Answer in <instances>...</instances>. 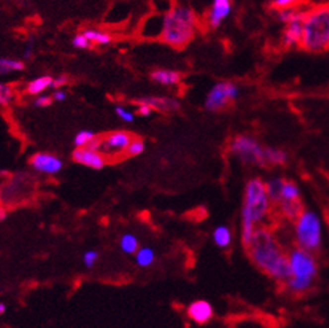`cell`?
<instances>
[{"label": "cell", "instance_id": "1", "mask_svg": "<svg viewBox=\"0 0 329 328\" xmlns=\"http://www.w3.org/2000/svg\"><path fill=\"white\" fill-rule=\"evenodd\" d=\"M250 258L256 265L277 281H284L290 277V265L288 256L281 250L270 231L257 228L248 245Z\"/></svg>", "mask_w": 329, "mask_h": 328}, {"label": "cell", "instance_id": "2", "mask_svg": "<svg viewBox=\"0 0 329 328\" xmlns=\"http://www.w3.org/2000/svg\"><path fill=\"white\" fill-rule=\"evenodd\" d=\"M270 204L272 202L269 200L263 179H249L244 192L241 212V239L245 248H248L257 225L266 219L270 210Z\"/></svg>", "mask_w": 329, "mask_h": 328}, {"label": "cell", "instance_id": "3", "mask_svg": "<svg viewBox=\"0 0 329 328\" xmlns=\"http://www.w3.org/2000/svg\"><path fill=\"white\" fill-rule=\"evenodd\" d=\"M197 15L186 5H176L162 18L161 39L174 48H182L196 35Z\"/></svg>", "mask_w": 329, "mask_h": 328}, {"label": "cell", "instance_id": "4", "mask_svg": "<svg viewBox=\"0 0 329 328\" xmlns=\"http://www.w3.org/2000/svg\"><path fill=\"white\" fill-rule=\"evenodd\" d=\"M301 46L311 53H321L328 50L329 4L308 9L303 20Z\"/></svg>", "mask_w": 329, "mask_h": 328}, {"label": "cell", "instance_id": "5", "mask_svg": "<svg viewBox=\"0 0 329 328\" xmlns=\"http://www.w3.org/2000/svg\"><path fill=\"white\" fill-rule=\"evenodd\" d=\"M290 265V277L286 280L288 289L294 293H303L312 287L316 279L317 262L311 252L296 248L288 256Z\"/></svg>", "mask_w": 329, "mask_h": 328}, {"label": "cell", "instance_id": "6", "mask_svg": "<svg viewBox=\"0 0 329 328\" xmlns=\"http://www.w3.org/2000/svg\"><path fill=\"white\" fill-rule=\"evenodd\" d=\"M296 240L299 248L308 252H315L320 249L323 241V227L321 220L316 212L313 210H303L301 215L296 220Z\"/></svg>", "mask_w": 329, "mask_h": 328}, {"label": "cell", "instance_id": "7", "mask_svg": "<svg viewBox=\"0 0 329 328\" xmlns=\"http://www.w3.org/2000/svg\"><path fill=\"white\" fill-rule=\"evenodd\" d=\"M229 150L242 164L257 165V166L266 165L265 157H263V146H261L253 137L246 136V134L234 137L230 141Z\"/></svg>", "mask_w": 329, "mask_h": 328}, {"label": "cell", "instance_id": "8", "mask_svg": "<svg viewBox=\"0 0 329 328\" xmlns=\"http://www.w3.org/2000/svg\"><path fill=\"white\" fill-rule=\"evenodd\" d=\"M238 95H240V87L237 84L228 82V81H222V82L215 83L209 90L205 96L203 106L211 113H217V111L224 110L230 102L236 101Z\"/></svg>", "mask_w": 329, "mask_h": 328}, {"label": "cell", "instance_id": "9", "mask_svg": "<svg viewBox=\"0 0 329 328\" xmlns=\"http://www.w3.org/2000/svg\"><path fill=\"white\" fill-rule=\"evenodd\" d=\"M30 165L38 173L47 175H55L63 169V161L53 153L39 152L30 158Z\"/></svg>", "mask_w": 329, "mask_h": 328}, {"label": "cell", "instance_id": "10", "mask_svg": "<svg viewBox=\"0 0 329 328\" xmlns=\"http://www.w3.org/2000/svg\"><path fill=\"white\" fill-rule=\"evenodd\" d=\"M132 136L128 131L118 130L110 133L105 138H102V149L103 154H121L125 153L129 144L132 142Z\"/></svg>", "mask_w": 329, "mask_h": 328}, {"label": "cell", "instance_id": "11", "mask_svg": "<svg viewBox=\"0 0 329 328\" xmlns=\"http://www.w3.org/2000/svg\"><path fill=\"white\" fill-rule=\"evenodd\" d=\"M72 160L76 164H80L90 169H95V170H101L107 164L105 154L101 152H94L87 148H76L72 153Z\"/></svg>", "mask_w": 329, "mask_h": 328}, {"label": "cell", "instance_id": "12", "mask_svg": "<svg viewBox=\"0 0 329 328\" xmlns=\"http://www.w3.org/2000/svg\"><path fill=\"white\" fill-rule=\"evenodd\" d=\"M232 0H213L207 12V24L211 28H218L232 12Z\"/></svg>", "mask_w": 329, "mask_h": 328}, {"label": "cell", "instance_id": "13", "mask_svg": "<svg viewBox=\"0 0 329 328\" xmlns=\"http://www.w3.org/2000/svg\"><path fill=\"white\" fill-rule=\"evenodd\" d=\"M135 103H143L150 106L154 111H161V113H174L181 107L180 102L174 98L159 95L142 96L135 99Z\"/></svg>", "mask_w": 329, "mask_h": 328}, {"label": "cell", "instance_id": "14", "mask_svg": "<svg viewBox=\"0 0 329 328\" xmlns=\"http://www.w3.org/2000/svg\"><path fill=\"white\" fill-rule=\"evenodd\" d=\"M282 46L286 48H293L301 46L303 42V20H296L286 24L282 31Z\"/></svg>", "mask_w": 329, "mask_h": 328}, {"label": "cell", "instance_id": "15", "mask_svg": "<svg viewBox=\"0 0 329 328\" xmlns=\"http://www.w3.org/2000/svg\"><path fill=\"white\" fill-rule=\"evenodd\" d=\"M188 316L197 324H205L213 318V307L206 300L193 302L188 308Z\"/></svg>", "mask_w": 329, "mask_h": 328}, {"label": "cell", "instance_id": "16", "mask_svg": "<svg viewBox=\"0 0 329 328\" xmlns=\"http://www.w3.org/2000/svg\"><path fill=\"white\" fill-rule=\"evenodd\" d=\"M150 77H151V81L157 82L158 84H162V86H177L182 79L181 73L174 70H167V69L154 70Z\"/></svg>", "mask_w": 329, "mask_h": 328}, {"label": "cell", "instance_id": "17", "mask_svg": "<svg viewBox=\"0 0 329 328\" xmlns=\"http://www.w3.org/2000/svg\"><path fill=\"white\" fill-rule=\"evenodd\" d=\"M308 9L300 7L299 4L294 5V7H289V8L284 9H277L276 11V19L277 22L282 23V24H289L296 20H304L305 18V13Z\"/></svg>", "mask_w": 329, "mask_h": 328}, {"label": "cell", "instance_id": "18", "mask_svg": "<svg viewBox=\"0 0 329 328\" xmlns=\"http://www.w3.org/2000/svg\"><path fill=\"white\" fill-rule=\"evenodd\" d=\"M51 83H53L51 75H40L27 83L26 91L30 95H42L47 88H51Z\"/></svg>", "mask_w": 329, "mask_h": 328}, {"label": "cell", "instance_id": "19", "mask_svg": "<svg viewBox=\"0 0 329 328\" xmlns=\"http://www.w3.org/2000/svg\"><path fill=\"white\" fill-rule=\"evenodd\" d=\"M263 157H265V164L276 165V166L285 165L286 162H288V153H286L285 150L273 148V146L263 148Z\"/></svg>", "mask_w": 329, "mask_h": 328}, {"label": "cell", "instance_id": "20", "mask_svg": "<svg viewBox=\"0 0 329 328\" xmlns=\"http://www.w3.org/2000/svg\"><path fill=\"white\" fill-rule=\"evenodd\" d=\"M284 182H285V179L281 178V177H273L265 182V188H266V193H268L270 202H274V204L280 202L281 190H282Z\"/></svg>", "mask_w": 329, "mask_h": 328}, {"label": "cell", "instance_id": "21", "mask_svg": "<svg viewBox=\"0 0 329 328\" xmlns=\"http://www.w3.org/2000/svg\"><path fill=\"white\" fill-rule=\"evenodd\" d=\"M87 40H90L92 44H99V46H107L111 43V35L109 32H105L102 30H97V28H86L82 32Z\"/></svg>", "mask_w": 329, "mask_h": 328}, {"label": "cell", "instance_id": "22", "mask_svg": "<svg viewBox=\"0 0 329 328\" xmlns=\"http://www.w3.org/2000/svg\"><path fill=\"white\" fill-rule=\"evenodd\" d=\"M300 192L299 185L293 182V181H286L282 185V190H281V201H300ZM278 202V204H280Z\"/></svg>", "mask_w": 329, "mask_h": 328}, {"label": "cell", "instance_id": "23", "mask_svg": "<svg viewBox=\"0 0 329 328\" xmlns=\"http://www.w3.org/2000/svg\"><path fill=\"white\" fill-rule=\"evenodd\" d=\"M213 240L219 248H228L232 243V232L226 225H219L213 231Z\"/></svg>", "mask_w": 329, "mask_h": 328}, {"label": "cell", "instance_id": "24", "mask_svg": "<svg viewBox=\"0 0 329 328\" xmlns=\"http://www.w3.org/2000/svg\"><path fill=\"white\" fill-rule=\"evenodd\" d=\"M24 70V63L12 58H0V75L12 74Z\"/></svg>", "mask_w": 329, "mask_h": 328}, {"label": "cell", "instance_id": "25", "mask_svg": "<svg viewBox=\"0 0 329 328\" xmlns=\"http://www.w3.org/2000/svg\"><path fill=\"white\" fill-rule=\"evenodd\" d=\"M278 205H280L282 215L285 216L286 219L294 220V221L303 212V206L300 201H281Z\"/></svg>", "mask_w": 329, "mask_h": 328}, {"label": "cell", "instance_id": "26", "mask_svg": "<svg viewBox=\"0 0 329 328\" xmlns=\"http://www.w3.org/2000/svg\"><path fill=\"white\" fill-rule=\"evenodd\" d=\"M119 246L121 249L128 254H134L136 250L139 249V241L136 239L135 235L132 233H125L121 237V241H119Z\"/></svg>", "mask_w": 329, "mask_h": 328}, {"label": "cell", "instance_id": "27", "mask_svg": "<svg viewBox=\"0 0 329 328\" xmlns=\"http://www.w3.org/2000/svg\"><path fill=\"white\" fill-rule=\"evenodd\" d=\"M155 252L150 246H143L135 252V261L139 267H149L154 262Z\"/></svg>", "mask_w": 329, "mask_h": 328}, {"label": "cell", "instance_id": "28", "mask_svg": "<svg viewBox=\"0 0 329 328\" xmlns=\"http://www.w3.org/2000/svg\"><path fill=\"white\" fill-rule=\"evenodd\" d=\"M15 99V90L12 86L0 82V107H7Z\"/></svg>", "mask_w": 329, "mask_h": 328}, {"label": "cell", "instance_id": "29", "mask_svg": "<svg viewBox=\"0 0 329 328\" xmlns=\"http://www.w3.org/2000/svg\"><path fill=\"white\" fill-rule=\"evenodd\" d=\"M97 137V134L94 133L92 130H87V129H83V130H80L76 133V136L74 137V145H75V149L76 148H86L87 144L91 140H94Z\"/></svg>", "mask_w": 329, "mask_h": 328}, {"label": "cell", "instance_id": "30", "mask_svg": "<svg viewBox=\"0 0 329 328\" xmlns=\"http://www.w3.org/2000/svg\"><path fill=\"white\" fill-rule=\"evenodd\" d=\"M143 152H145V142L140 138H132L125 154L128 157H136V156H140Z\"/></svg>", "mask_w": 329, "mask_h": 328}, {"label": "cell", "instance_id": "31", "mask_svg": "<svg viewBox=\"0 0 329 328\" xmlns=\"http://www.w3.org/2000/svg\"><path fill=\"white\" fill-rule=\"evenodd\" d=\"M71 44H72V47L78 48V50H87V48L92 47L91 42L87 40V38H86L82 32H80V34H76V35L72 38Z\"/></svg>", "mask_w": 329, "mask_h": 328}, {"label": "cell", "instance_id": "32", "mask_svg": "<svg viewBox=\"0 0 329 328\" xmlns=\"http://www.w3.org/2000/svg\"><path fill=\"white\" fill-rule=\"evenodd\" d=\"M115 114L122 119L123 122L128 123L134 122V118H135V114L132 113V110H129L128 107H125V106H115Z\"/></svg>", "mask_w": 329, "mask_h": 328}, {"label": "cell", "instance_id": "33", "mask_svg": "<svg viewBox=\"0 0 329 328\" xmlns=\"http://www.w3.org/2000/svg\"><path fill=\"white\" fill-rule=\"evenodd\" d=\"M98 258H99V253H98L97 250L90 249L87 252H84L83 254V264L87 268H92L95 265V262L98 261Z\"/></svg>", "mask_w": 329, "mask_h": 328}, {"label": "cell", "instance_id": "34", "mask_svg": "<svg viewBox=\"0 0 329 328\" xmlns=\"http://www.w3.org/2000/svg\"><path fill=\"white\" fill-rule=\"evenodd\" d=\"M300 0H272V7L274 9H284L299 4Z\"/></svg>", "mask_w": 329, "mask_h": 328}, {"label": "cell", "instance_id": "35", "mask_svg": "<svg viewBox=\"0 0 329 328\" xmlns=\"http://www.w3.org/2000/svg\"><path fill=\"white\" fill-rule=\"evenodd\" d=\"M53 102H54L53 96L44 95V94H42V95L36 96L35 101H34V105H35V107H40V109H43V107H49V106H51Z\"/></svg>", "mask_w": 329, "mask_h": 328}, {"label": "cell", "instance_id": "36", "mask_svg": "<svg viewBox=\"0 0 329 328\" xmlns=\"http://www.w3.org/2000/svg\"><path fill=\"white\" fill-rule=\"evenodd\" d=\"M68 83V77L65 74L62 75H57V77H53V83H51V88H59L65 87L66 84Z\"/></svg>", "mask_w": 329, "mask_h": 328}, {"label": "cell", "instance_id": "37", "mask_svg": "<svg viewBox=\"0 0 329 328\" xmlns=\"http://www.w3.org/2000/svg\"><path fill=\"white\" fill-rule=\"evenodd\" d=\"M154 113V110L147 105L143 103H136V114L140 117H150Z\"/></svg>", "mask_w": 329, "mask_h": 328}, {"label": "cell", "instance_id": "38", "mask_svg": "<svg viewBox=\"0 0 329 328\" xmlns=\"http://www.w3.org/2000/svg\"><path fill=\"white\" fill-rule=\"evenodd\" d=\"M35 42L34 39H30L26 43V48H24V51H23V59H31L32 55H34V48H35Z\"/></svg>", "mask_w": 329, "mask_h": 328}, {"label": "cell", "instance_id": "39", "mask_svg": "<svg viewBox=\"0 0 329 328\" xmlns=\"http://www.w3.org/2000/svg\"><path fill=\"white\" fill-rule=\"evenodd\" d=\"M86 148H87V149H90V150H94V152H101V149H102V138H99V137H95L94 140H91L90 142H88ZM101 153H102V152H101Z\"/></svg>", "mask_w": 329, "mask_h": 328}, {"label": "cell", "instance_id": "40", "mask_svg": "<svg viewBox=\"0 0 329 328\" xmlns=\"http://www.w3.org/2000/svg\"><path fill=\"white\" fill-rule=\"evenodd\" d=\"M67 99V92L65 91V90H62V88H59V90H55L53 94V101L55 102H65Z\"/></svg>", "mask_w": 329, "mask_h": 328}, {"label": "cell", "instance_id": "41", "mask_svg": "<svg viewBox=\"0 0 329 328\" xmlns=\"http://www.w3.org/2000/svg\"><path fill=\"white\" fill-rule=\"evenodd\" d=\"M7 209H5L4 206L0 205V221H4L5 219H7Z\"/></svg>", "mask_w": 329, "mask_h": 328}, {"label": "cell", "instance_id": "42", "mask_svg": "<svg viewBox=\"0 0 329 328\" xmlns=\"http://www.w3.org/2000/svg\"><path fill=\"white\" fill-rule=\"evenodd\" d=\"M5 310H7V307H5L4 303H0V315H3L5 312Z\"/></svg>", "mask_w": 329, "mask_h": 328}]
</instances>
